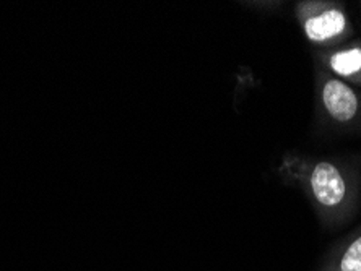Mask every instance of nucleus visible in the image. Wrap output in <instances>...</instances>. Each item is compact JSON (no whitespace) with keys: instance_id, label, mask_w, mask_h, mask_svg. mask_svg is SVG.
Returning a JSON list of instances; mask_svg holds the SVG:
<instances>
[{"instance_id":"3","label":"nucleus","mask_w":361,"mask_h":271,"mask_svg":"<svg viewBox=\"0 0 361 271\" xmlns=\"http://www.w3.org/2000/svg\"><path fill=\"white\" fill-rule=\"evenodd\" d=\"M295 18L314 51L331 49L355 38L347 7L337 0H300L295 4Z\"/></svg>"},{"instance_id":"4","label":"nucleus","mask_w":361,"mask_h":271,"mask_svg":"<svg viewBox=\"0 0 361 271\" xmlns=\"http://www.w3.org/2000/svg\"><path fill=\"white\" fill-rule=\"evenodd\" d=\"M316 68L361 89V38L350 39L331 49L312 51Z\"/></svg>"},{"instance_id":"2","label":"nucleus","mask_w":361,"mask_h":271,"mask_svg":"<svg viewBox=\"0 0 361 271\" xmlns=\"http://www.w3.org/2000/svg\"><path fill=\"white\" fill-rule=\"evenodd\" d=\"M316 122L324 130L361 132V89L314 67Z\"/></svg>"},{"instance_id":"1","label":"nucleus","mask_w":361,"mask_h":271,"mask_svg":"<svg viewBox=\"0 0 361 271\" xmlns=\"http://www.w3.org/2000/svg\"><path fill=\"white\" fill-rule=\"evenodd\" d=\"M277 175L305 194L324 229L342 227L358 215L361 171L348 159L288 151L279 163Z\"/></svg>"},{"instance_id":"5","label":"nucleus","mask_w":361,"mask_h":271,"mask_svg":"<svg viewBox=\"0 0 361 271\" xmlns=\"http://www.w3.org/2000/svg\"><path fill=\"white\" fill-rule=\"evenodd\" d=\"M317 271H361V225L329 248Z\"/></svg>"}]
</instances>
